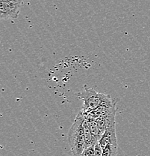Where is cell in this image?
Masks as SVG:
<instances>
[{"mask_svg":"<svg viewBox=\"0 0 150 156\" xmlns=\"http://www.w3.org/2000/svg\"><path fill=\"white\" fill-rule=\"evenodd\" d=\"M103 149L100 146L99 143H96L95 144V155H102Z\"/></svg>","mask_w":150,"mask_h":156,"instance_id":"obj_10","label":"cell"},{"mask_svg":"<svg viewBox=\"0 0 150 156\" xmlns=\"http://www.w3.org/2000/svg\"><path fill=\"white\" fill-rule=\"evenodd\" d=\"M99 143L102 149L108 145L118 146L117 134H116V124L113 125L112 126L109 127L105 130L100 138Z\"/></svg>","mask_w":150,"mask_h":156,"instance_id":"obj_5","label":"cell"},{"mask_svg":"<svg viewBox=\"0 0 150 156\" xmlns=\"http://www.w3.org/2000/svg\"><path fill=\"white\" fill-rule=\"evenodd\" d=\"M85 118H86V120L87 122H88V126H89V128L90 131H91L92 134L94 136V137L99 141L100 138H101V136H102V133L100 131L99 125H98L96 119L87 118V117H85Z\"/></svg>","mask_w":150,"mask_h":156,"instance_id":"obj_7","label":"cell"},{"mask_svg":"<svg viewBox=\"0 0 150 156\" xmlns=\"http://www.w3.org/2000/svg\"><path fill=\"white\" fill-rule=\"evenodd\" d=\"M117 146L108 145L103 149V156H115L117 155Z\"/></svg>","mask_w":150,"mask_h":156,"instance_id":"obj_8","label":"cell"},{"mask_svg":"<svg viewBox=\"0 0 150 156\" xmlns=\"http://www.w3.org/2000/svg\"><path fill=\"white\" fill-rule=\"evenodd\" d=\"M116 111H117L116 102H114L112 104H104V105H102L99 107H96L94 110L83 113L87 118L97 119L99 117L108 116Z\"/></svg>","mask_w":150,"mask_h":156,"instance_id":"obj_4","label":"cell"},{"mask_svg":"<svg viewBox=\"0 0 150 156\" xmlns=\"http://www.w3.org/2000/svg\"><path fill=\"white\" fill-rule=\"evenodd\" d=\"M115 116H116V112L111 113V114L108 115V116H102V117H99V118L96 119V122H97L98 125L100 128V131L101 132L103 133L105 131V130L107 128H108L109 127L112 126L113 125H115Z\"/></svg>","mask_w":150,"mask_h":156,"instance_id":"obj_6","label":"cell"},{"mask_svg":"<svg viewBox=\"0 0 150 156\" xmlns=\"http://www.w3.org/2000/svg\"><path fill=\"white\" fill-rule=\"evenodd\" d=\"M22 3V0H0V18H17L20 14Z\"/></svg>","mask_w":150,"mask_h":156,"instance_id":"obj_3","label":"cell"},{"mask_svg":"<svg viewBox=\"0 0 150 156\" xmlns=\"http://www.w3.org/2000/svg\"><path fill=\"white\" fill-rule=\"evenodd\" d=\"M78 97L83 101V107L82 111L83 113L93 110L96 107L104 104H112L114 101L109 95L96 92L92 88H87L78 94Z\"/></svg>","mask_w":150,"mask_h":156,"instance_id":"obj_2","label":"cell"},{"mask_svg":"<svg viewBox=\"0 0 150 156\" xmlns=\"http://www.w3.org/2000/svg\"><path fill=\"white\" fill-rule=\"evenodd\" d=\"M68 141L71 152L74 155H82L87 147L99 142L92 134L82 110L75 117L69 131Z\"/></svg>","mask_w":150,"mask_h":156,"instance_id":"obj_1","label":"cell"},{"mask_svg":"<svg viewBox=\"0 0 150 156\" xmlns=\"http://www.w3.org/2000/svg\"><path fill=\"white\" fill-rule=\"evenodd\" d=\"M82 156H91L95 155V144L91 145L84 150V152L82 154Z\"/></svg>","mask_w":150,"mask_h":156,"instance_id":"obj_9","label":"cell"}]
</instances>
